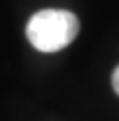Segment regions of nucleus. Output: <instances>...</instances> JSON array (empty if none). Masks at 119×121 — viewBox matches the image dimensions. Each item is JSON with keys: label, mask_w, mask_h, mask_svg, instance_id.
Segmentation results:
<instances>
[{"label": "nucleus", "mask_w": 119, "mask_h": 121, "mask_svg": "<svg viewBox=\"0 0 119 121\" xmlns=\"http://www.w3.org/2000/svg\"><path fill=\"white\" fill-rule=\"evenodd\" d=\"M79 32V21L66 9H42L26 23L28 42L42 53H55L70 45Z\"/></svg>", "instance_id": "1"}, {"label": "nucleus", "mask_w": 119, "mask_h": 121, "mask_svg": "<svg viewBox=\"0 0 119 121\" xmlns=\"http://www.w3.org/2000/svg\"><path fill=\"white\" fill-rule=\"evenodd\" d=\"M111 85H113V91L119 95V64L115 66V70L111 74Z\"/></svg>", "instance_id": "2"}]
</instances>
